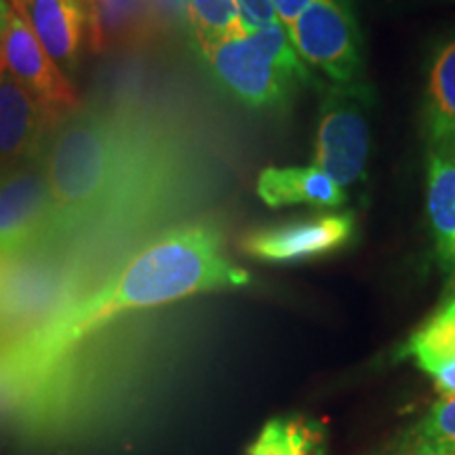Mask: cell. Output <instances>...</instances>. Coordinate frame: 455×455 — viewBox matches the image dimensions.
<instances>
[{
  "instance_id": "cell-1",
  "label": "cell",
  "mask_w": 455,
  "mask_h": 455,
  "mask_svg": "<svg viewBox=\"0 0 455 455\" xmlns=\"http://www.w3.org/2000/svg\"><path fill=\"white\" fill-rule=\"evenodd\" d=\"M249 281V272L226 258L212 228L190 226L164 235L135 253L101 287L0 338V403L11 405L32 396L84 341L129 312L238 289Z\"/></svg>"
},
{
  "instance_id": "cell-2",
  "label": "cell",
  "mask_w": 455,
  "mask_h": 455,
  "mask_svg": "<svg viewBox=\"0 0 455 455\" xmlns=\"http://www.w3.org/2000/svg\"><path fill=\"white\" fill-rule=\"evenodd\" d=\"M55 201L57 230L116 201L135 171L133 138L114 114L81 112L68 118L43 158Z\"/></svg>"
},
{
  "instance_id": "cell-3",
  "label": "cell",
  "mask_w": 455,
  "mask_h": 455,
  "mask_svg": "<svg viewBox=\"0 0 455 455\" xmlns=\"http://www.w3.org/2000/svg\"><path fill=\"white\" fill-rule=\"evenodd\" d=\"M371 87L369 83L338 87L323 84L315 164L346 190L367 178L371 148Z\"/></svg>"
},
{
  "instance_id": "cell-4",
  "label": "cell",
  "mask_w": 455,
  "mask_h": 455,
  "mask_svg": "<svg viewBox=\"0 0 455 455\" xmlns=\"http://www.w3.org/2000/svg\"><path fill=\"white\" fill-rule=\"evenodd\" d=\"M287 30L304 64L316 68L329 84L367 83L361 30L348 0H315Z\"/></svg>"
},
{
  "instance_id": "cell-5",
  "label": "cell",
  "mask_w": 455,
  "mask_h": 455,
  "mask_svg": "<svg viewBox=\"0 0 455 455\" xmlns=\"http://www.w3.org/2000/svg\"><path fill=\"white\" fill-rule=\"evenodd\" d=\"M53 230L55 201L43 158L0 169V258L30 251Z\"/></svg>"
},
{
  "instance_id": "cell-6",
  "label": "cell",
  "mask_w": 455,
  "mask_h": 455,
  "mask_svg": "<svg viewBox=\"0 0 455 455\" xmlns=\"http://www.w3.org/2000/svg\"><path fill=\"white\" fill-rule=\"evenodd\" d=\"M0 66L24 84L55 123L78 106V93L68 74L51 60L26 21L11 7L0 32Z\"/></svg>"
},
{
  "instance_id": "cell-7",
  "label": "cell",
  "mask_w": 455,
  "mask_h": 455,
  "mask_svg": "<svg viewBox=\"0 0 455 455\" xmlns=\"http://www.w3.org/2000/svg\"><path fill=\"white\" fill-rule=\"evenodd\" d=\"M355 224L350 212L289 220L249 232L243 238V251L270 264H299L346 247L355 236Z\"/></svg>"
},
{
  "instance_id": "cell-8",
  "label": "cell",
  "mask_w": 455,
  "mask_h": 455,
  "mask_svg": "<svg viewBox=\"0 0 455 455\" xmlns=\"http://www.w3.org/2000/svg\"><path fill=\"white\" fill-rule=\"evenodd\" d=\"M203 57L221 89L251 110H283L295 91L247 34L215 44Z\"/></svg>"
},
{
  "instance_id": "cell-9",
  "label": "cell",
  "mask_w": 455,
  "mask_h": 455,
  "mask_svg": "<svg viewBox=\"0 0 455 455\" xmlns=\"http://www.w3.org/2000/svg\"><path fill=\"white\" fill-rule=\"evenodd\" d=\"M38 38L51 60L66 74L78 64L89 11L84 0H7Z\"/></svg>"
},
{
  "instance_id": "cell-10",
  "label": "cell",
  "mask_w": 455,
  "mask_h": 455,
  "mask_svg": "<svg viewBox=\"0 0 455 455\" xmlns=\"http://www.w3.org/2000/svg\"><path fill=\"white\" fill-rule=\"evenodd\" d=\"M55 121L21 83L0 66V169L38 156Z\"/></svg>"
},
{
  "instance_id": "cell-11",
  "label": "cell",
  "mask_w": 455,
  "mask_h": 455,
  "mask_svg": "<svg viewBox=\"0 0 455 455\" xmlns=\"http://www.w3.org/2000/svg\"><path fill=\"white\" fill-rule=\"evenodd\" d=\"M255 192L268 207H308L333 212L346 203V190L316 164L310 167H266L259 173Z\"/></svg>"
},
{
  "instance_id": "cell-12",
  "label": "cell",
  "mask_w": 455,
  "mask_h": 455,
  "mask_svg": "<svg viewBox=\"0 0 455 455\" xmlns=\"http://www.w3.org/2000/svg\"><path fill=\"white\" fill-rule=\"evenodd\" d=\"M405 355L435 379L443 395L455 396V298L407 341Z\"/></svg>"
},
{
  "instance_id": "cell-13",
  "label": "cell",
  "mask_w": 455,
  "mask_h": 455,
  "mask_svg": "<svg viewBox=\"0 0 455 455\" xmlns=\"http://www.w3.org/2000/svg\"><path fill=\"white\" fill-rule=\"evenodd\" d=\"M428 220L436 253L455 276V148L430 150Z\"/></svg>"
},
{
  "instance_id": "cell-14",
  "label": "cell",
  "mask_w": 455,
  "mask_h": 455,
  "mask_svg": "<svg viewBox=\"0 0 455 455\" xmlns=\"http://www.w3.org/2000/svg\"><path fill=\"white\" fill-rule=\"evenodd\" d=\"M426 135L430 140V150L455 148V38L432 61L426 101Z\"/></svg>"
},
{
  "instance_id": "cell-15",
  "label": "cell",
  "mask_w": 455,
  "mask_h": 455,
  "mask_svg": "<svg viewBox=\"0 0 455 455\" xmlns=\"http://www.w3.org/2000/svg\"><path fill=\"white\" fill-rule=\"evenodd\" d=\"M327 432L316 419L276 418L264 426L249 455H325Z\"/></svg>"
},
{
  "instance_id": "cell-16",
  "label": "cell",
  "mask_w": 455,
  "mask_h": 455,
  "mask_svg": "<svg viewBox=\"0 0 455 455\" xmlns=\"http://www.w3.org/2000/svg\"><path fill=\"white\" fill-rule=\"evenodd\" d=\"M184 7L186 21L201 53H207L215 44L247 34L235 0H186Z\"/></svg>"
},
{
  "instance_id": "cell-17",
  "label": "cell",
  "mask_w": 455,
  "mask_h": 455,
  "mask_svg": "<svg viewBox=\"0 0 455 455\" xmlns=\"http://www.w3.org/2000/svg\"><path fill=\"white\" fill-rule=\"evenodd\" d=\"M405 449L418 455L455 453V396L436 403L413 426L405 439Z\"/></svg>"
},
{
  "instance_id": "cell-18",
  "label": "cell",
  "mask_w": 455,
  "mask_h": 455,
  "mask_svg": "<svg viewBox=\"0 0 455 455\" xmlns=\"http://www.w3.org/2000/svg\"><path fill=\"white\" fill-rule=\"evenodd\" d=\"M258 47L264 51L266 57L276 68V72L287 81L291 87H299V84H308L312 81L310 68L304 64L298 51H295L291 36H289L287 26L281 21L276 24L258 28V30L247 34Z\"/></svg>"
},
{
  "instance_id": "cell-19",
  "label": "cell",
  "mask_w": 455,
  "mask_h": 455,
  "mask_svg": "<svg viewBox=\"0 0 455 455\" xmlns=\"http://www.w3.org/2000/svg\"><path fill=\"white\" fill-rule=\"evenodd\" d=\"M235 4L247 34L258 30V28L276 24L278 21L272 0H235Z\"/></svg>"
},
{
  "instance_id": "cell-20",
  "label": "cell",
  "mask_w": 455,
  "mask_h": 455,
  "mask_svg": "<svg viewBox=\"0 0 455 455\" xmlns=\"http://www.w3.org/2000/svg\"><path fill=\"white\" fill-rule=\"evenodd\" d=\"M315 3V0H272L275 4V11L278 15V21L283 26H289L298 17L301 11H304L308 4Z\"/></svg>"
},
{
  "instance_id": "cell-21",
  "label": "cell",
  "mask_w": 455,
  "mask_h": 455,
  "mask_svg": "<svg viewBox=\"0 0 455 455\" xmlns=\"http://www.w3.org/2000/svg\"><path fill=\"white\" fill-rule=\"evenodd\" d=\"M7 13H9V3H7V0H0V32H3V26H4V20H7Z\"/></svg>"
},
{
  "instance_id": "cell-22",
  "label": "cell",
  "mask_w": 455,
  "mask_h": 455,
  "mask_svg": "<svg viewBox=\"0 0 455 455\" xmlns=\"http://www.w3.org/2000/svg\"><path fill=\"white\" fill-rule=\"evenodd\" d=\"M101 3V0H84V4H87V11L91 13V11H93L95 7H98V4Z\"/></svg>"
},
{
  "instance_id": "cell-23",
  "label": "cell",
  "mask_w": 455,
  "mask_h": 455,
  "mask_svg": "<svg viewBox=\"0 0 455 455\" xmlns=\"http://www.w3.org/2000/svg\"><path fill=\"white\" fill-rule=\"evenodd\" d=\"M449 455H455V453H449Z\"/></svg>"
}]
</instances>
